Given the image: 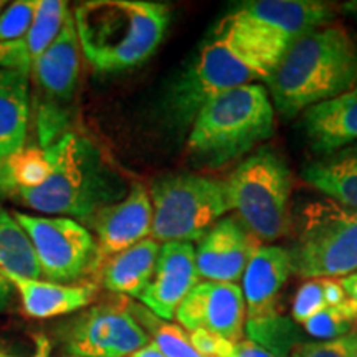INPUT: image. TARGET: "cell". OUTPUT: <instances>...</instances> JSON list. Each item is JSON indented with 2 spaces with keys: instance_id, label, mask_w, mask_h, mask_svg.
<instances>
[{
  "instance_id": "obj_1",
  "label": "cell",
  "mask_w": 357,
  "mask_h": 357,
  "mask_svg": "<svg viewBox=\"0 0 357 357\" xmlns=\"http://www.w3.org/2000/svg\"><path fill=\"white\" fill-rule=\"evenodd\" d=\"M357 86V43L341 25L303 35L268 78L276 113L294 118Z\"/></svg>"
},
{
  "instance_id": "obj_2",
  "label": "cell",
  "mask_w": 357,
  "mask_h": 357,
  "mask_svg": "<svg viewBox=\"0 0 357 357\" xmlns=\"http://www.w3.org/2000/svg\"><path fill=\"white\" fill-rule=\"evenodd\" d=\"M79 50L100 73L144 63L167 32V6L144 0H89L71 12Z\"/></svg>"
},
{
  "instance_id": "obj_3",
  "label": "cell",
  "mask_w": 357,
  "mask_h": 357,
  "mask_svg": "<svg viewBox=\"0 0 357 357\" xmlns=\"http://www.w3.org/2000/svg\"><path fill=\"white\" fill-rule=\"evenodd\" d=\"M48 149L53 169L47 181L8 197L40 213L88 222L101 208L123 199V181L86 137L65 132Z\"/></svg>"
},
{
  "instance_id": "obj_4",
  "label": "cell",
  "mask_w": 357,
  "mask_h": 357,
  "mask_svg": "<svg viewBox=\"0 0 357 357\" xmlns=\"http://www.w3.org/2000/svg\"><path fill=\"white\" fill-rule=\"evenodd\" d=\"M333 19V7L316 0H257L227 15L213 37L268 82L296 40Z\"/></svg>"
},
{
  "instance_id": "obj_5",
  "label": "cell",
  "mask_w": 357,
  "mask_h": 357,
  "mask_svg": "<svg viewBox=\"0 0 357 357\" xmlns=\"http://www.w3.org/2000/svg\"><path fill=\"white\" fill-rule=\"evenodd\" d=\"M273 131L270 93L261 84H242L199 111L190 126L187 151L200 166L218 169L255 149Z\"/></svg>"
},
{
  "instance_id": "obj_6",
  "label": "cell",
  "mask_w": 357,
  "mask_h": 357,
  "mask_svg": "<svg viewBox=\"0 0 357 357\" xmlns=\"http://www.w3.org/2000/svg\"><path fill=\"white\" fill-rule=\"evenodd\" d=\"M153 227L158 243L199 242L231 211L227 182L202 174H169L151 185Z\"/></svg>"
},
{
  "instance_id": "obj_7",
  "label": "cell",
  "mask_w": 357,
  "mask_h": 357,
  "mask_svg": "<svg viewBox=\"0 0 357 357\" xmlns=\"http://www.w3.org/2000/svg\"><path fill=\"white\" fill-rule=\"evenodd\" d=\"M225 182L231 211L260 242H273L287 234L293 177L281 154L263 146L243 159Z\"/></svg>"
},
{
  "instance_id": "obj_8",
  "label": "cell",
  "mask_w": 357,
  "mask_h": 357,
  "mask_svg": "<svg viewBox=\"0 0 357 357\" xmlns=\"http://www.w3.org/2000/svg\"><path fill=\"white\" fill-rule=\"evenodd\" d=\"M291 271L306 280L357 273V212L324 199L307 204L298 223Z\"/></svg>"
},
{
  "instance_id": "obj_9",
  "label": "cell",
  "mask_w": 357,
  "mask_h": 357,
  "mask_svg": "<svg viewBox=\"0 0 357 357\" xmlns=\"http://www.w3.org/2000/svg\"><path fill=\"white\" fill-rule=\"evenodd\" d=\"M255 79L260 78L220 40L212 37L169 88L164 116L169 126L182 131L192 126L199 111L218 95Z\"/></svg>"
},
{
  "instance_id": "obj_10",
  "label": "cell",
  "mask_w": 357,
  "mask_h": 357,
  "mask_svg": "<svg viewBox=\"0 0 357 357\" xmlns=\"http://www.w3.org/2000/svg\"><path fill=\"white\" fill-rule=\"evenodd\" d=\"M79 43L73 15L30 71L38 98L35 100V123L40 147L52 146L66 132L68 106L73 101L79 77Z\"/></svg>"
},
{
  "instance_id": "obj_11",
  "label": "cell",
  "mask_w": 357,
  "mask_h": 357,
  "mask_svg": "<svg viewBox=\"0 0 357 357\" xmlns=\"http://www.w3.org/2000/svg\"><path fill=\"white\" fill-rule=\"evenodd\" d=\"M32 242L42 276L47 281L71 284L95 271L96 242L88 229L73 218L42 217L13 212Z\"/></svg>"
},
{
  "instance_id": "obj_12",
  "label": "cell",
  "mask_w": 357,
  "mask_h": 357,
  "mask_svg": "<svg viewBox=\"0 0 357 357\" xmlns=\"http://www.w3.org/2000/svg\"><path fill=\"white\" fill-rule=\"evenodd\" d=\"M58 336L71 357H129L149 344L124 298L88 307L61 324Z\"/></svg>"
},
{
  "instance_id": "obj_13",
  "label": "cell",
  "mask_w": 357,
  "mask_h": 357,
  "mask_svg": "<svg viewBox=\"0 0 357 357\" xmlns=\"http://www.w3.org/2000/svg\"><path fill=\"white\" fill-rule=\"evenodd\" d=\"M176 319L189 331L207 329L236 344L245 336L247 321L242 288L235 283L199 281L177 307Z\"/></svg>"
},
{
  "instance_id": "obj_14",
  "label": "cell",
  "mask_w": 357,
  "mask_h": 357,
  "mask_svg": "<svg viewBox=\"0 0 357 357\" xmlns=\"http://www.w3.org/2000/svg\"><path fill=\"white\" fill-rule=\"evenodd\" d=\"M258 248L260 240L243 225L238 217L220 218L199 240L195 248V266L199 278L236 284Z\"/></svg>"
},
{
  "instance_id": "obj_15",
  "label": "cell",
  "mask_w": 357,
  "mask_h": 357,
  "mask_svg": "<svg viewBox=\"0 0 357 357\" xmlns=\"http://www.w3.org/2000/svg\"><path fill=\"white\" fill-rule=\"evenodd\" d=\"M96 231L95 270L102 263L118 255L151 235L153 227V204L146 187L134 184L121 200L101 208L89 220Z\"/></svg>"
},
{
  "instance_id": "obj_16",
  "label": "cell",
  "mask_w": 357,
  "mask_h": 357,
  "mask_svg": "<svg viewBox=\"0 0 357 357\" xmlns=\"http://www.w3.org/2000/svg\"><path fill=\"white\" fill-rule=\"evenodd\" d=\"M197 283L194 245L187 242L162 243L153 278L137 300L159 319L171 321L176 318L177 307Z\"/></svg>"
},
{
  "instance_id": "obj_17",
  "label": "cell",
  "mask_w": 357,
  "mask_h": 357,
  "mask_svg": "<svg viewBox=\"0 0 357 357\" xmlns=\"http://www.w3.org/2000/svg\"><path fill=\"white\" fill-rule=\"evenodd\" d=\"M291 273V257L288 248L260 247L257 250L242 276L247 321L266 319L280 314V293Z\"/></svg>"
},
{
  "instance_id": "obj_18",
  "label": "cell",
  "mask_w": 357,
  "mask_h": 357,
  "mask_svg": "<svg viewBox=\"0 0 357 357\" xmlns=\"http://www.w3.org/2000/svg\"><path fill=\"white\" fill-rule=\"evenodd\" d=\"M301 129L316 154L329 155L357 142V86L303 111Z\"/></svg>"
},
{
  "instance_id": "obj_19",
  "label": "cell",
  "mask_w": 357,
  "mask_h": 357,
  "mask_svg": "<svg viewBox=\"0 0 357 357\" xmlns=\"http://www.w3.org/2000/svg\"><path fill=\"white\" fill-rule=\"evenodd\" d=\"M26 316L48 319L70 314L91 305L96 288L93 284H60L47 280L12 278Z\"/></svg>"
},
{
  "instance_id": "obj_20",
  "label": "cell",
  "mask_w": 357,
  "mask_h": 357,
  "mask_svg": "<svg viewBox=\"0 0 357 357\" xmlns=\"http://www.w3.org/2000/svg\"><path fill=\"white\" fill-rule=\"evenodd\" d=\"M12 278L42 280V270L20 223L0 205V311L15 291Z\"/></svg>"
},
{
  "instance_id": "obj_21",
  "label": "cell",
  "mask_w": 357,
  "mask_h": 357,
  "mask_svg": "<svg viewBox=\"0 0 357 357\" xmlns=\"http://www.w3.org/2000/svg\"><path fill=\"white\" fill-rule=\"evenodd\" d=\"M301 176L329 200L357 212V142L312 160Z\"/></svg>"
},
{
  "instance_id": "obj_22",
  "label": "cell",
  "mask_w": 357,
  "mask_h": 357,
  "mask_svg": "<svg viewBox=\"0 0 357 357\" xmlns=\"http://www.w3.org/2000/svg\"><path fill=\"white\" fill-rule=\"evenodd\" d=\"M159 250L160 245L147 236L131 248L111 257L100 268L102 287L121 296L139 298L153 278Z\"/></svg>"
},
{
  "instance_id": "obj_23",
  "label": "cell",
  "mask_w": 357,
  "mask_h": 357,
  "mask_svg": "<svg viewBox=\"0 0 357 357\" xmlns=\"http://www.w3.org/2000/svg\"><path fill=\"white\" fill-rule=\"evenodd\" d=\"M30 109V78L0 70V162L25 146Z\"/></svg>"
},
{
  "instance_id": "obj_24",
  "label": "cell",
  "mask_w": 357,
  "mask_h": 357,
  "mask_svg": "<svg viewBox=\"0 0 357 357\" xmlns=\"http://www.w3.org/2000/svg\"><path fill=\"white\" fill-rule=\"evenodd\" d=\"M53 160L48 147L24 146L0 162V194L42 185L52 174Z\"/></svg>"
},
{
  "instance_id": "obj_25",
  "label": "cell",
  "mask_w": 357,
  "mask_h": 357,
  "mask_svg": "<svg viewBox=\"0 0 357 357\" xmlns=\"http://www.w3.org/2000/svg\"><path fill=\"white\" fill-rule=\"evenodd\" d=\"M129 307L134 318L139 321L144 331L149 336V342L158 347L166 357H202L192 346L189 334L181 326L166 323L159 319L153 312L147 311L144 306L134 305L129 301Z\"/></svg>"
},
{
  "instance_id": "obj_26",
  "label": "cell",
  "mask_w": 357,
  "mask_h": 357,
  "mask_svg": "<svg viewBox=\"0 0 357 357\" xmlns=\"http://www.w3.org/2000/svg\"><path fill=\"white\" fill-rule=\"evenodd\" d=\"M245 334L248 341L278 357H287L293 347L301 342L293 321L281 314L266 319L245 321Z\"/></svg>"
},
{
  "instance_id": "obj_27",
  "label": "cell",
  "mask_w": 357,
  "mask_h": 357,
  "mask_svg": "<svg viewBox=\"0 0 357 357\" xmlns=\"http://www.w3.org/2000/svg\"><path fill=\"white\" fill-rule=\"evenodd\" d=\"M68 15V3L63 2V0H38L33 22L25 35L33 63L55 42Z\"/></svg>"
},
{
  "instance_id": "obj_28",
  "label": "cell",
  "mask_w": 357,
  "mask_h": 357,
  "mask_svg": "<svg viewBox=\"0 0 357 357\" xmlns=\"http://www.w3.org/2000/svg\"><path fill=\"white\" fill-rule=\"evenodd\" d=\"M307 336L331 341L357 333V307L347 300L334 307H324L303 324Z\"/></svg>"
},
{
  "instance_id": "obj_29",
  "label": "cell",
  "mask_w": 357,
  "mask_h": 357,
  "mask_svg": "<svg viewBox=\"0 0 357 357\" xmlns=\"http://www.w3.org/2000/svg\"><path fill=\"white\" fill-rule=\"evenodd\" d=\"M38 0H17L0 12V42L25 37L32 25Z\"/></svg>"
},
{
  "instance_id": "obj_30",
  "label": "cell",
  "mask_w": 357,
  "mask_h": 357,
  "mask_svg": "<svg viewBox=\"0 0 357 357\" xmlns=\"http://www.w3.org/2000/svg\"><path fill=\"white\" fill-rule=\"evenodd\" d=\"M357 333L331 341H301L293 347L291 357H354Z\"/></svg>"
},
{
  "instance_id": "obj_31",
  "label": "cell",
  "mask_w": 357,
  "mask_h": 357,
  "mask_svg": "<svg viewBox=\"0 0 357 357\" xmlns=\"http://www.w3.org/2000/svg\"><path fill=\"white\" fill-rule=\"evenodd\" d=\"M326 306L321 280H307L301 284L293 300L291 316L294 323L305 324L307 319L323 311Z\"/></svg>"
},
{
  "instance_id": "obj_32",
  "label": "cell",
  "mask_w": 357,
  "mask_h": 357,
  "mask_svg": "<svg viewBox=\"0 0 357 357\" xmlns=\"http://www.w3.org/2000/svg\"><path fill=\"white\" fill-rule=\"evenodd\" d=\"M33 58L26 37L12 42H0V70L19 71L30 78Z\"/></svg>"
},
{
  "instance_id": "obj_33",
  "label": "cell",
  "mask_w": 357,
  "mask_h": 357,
  "mask_svg": "<svg viewBox=\"0 0 357 357\" xmlns=\"http://www.w3.org/2000/svg\"><path fill=\"white\" fill-rule=\"evenodd\" d=\"M190 342L202 357H234L235 344L207 329L190 331Z\"/></svg>"
},
{
  "instance_id": "obj_34",
  "label": "cell",
  "mask_w": 357,
  "mask_h": 357,
  "mask_svg": "<svg viewBox=\"0 0 357 357\" xmlns=\"http://www.w3.org/2000/svg\"><path fill=\"white\" fill-rule=\"evenodd\" d=\"M323 283V293H324V301L326 306L334 307L342 305V303L347 301V296L342 289L341 283L336 278H323L321 280Z\"/></svg>"
},
{
  "instance_id": "obj_35",
  "label": "cell",
  "mask_w": 357,
  "mask_h": 357,
  "mask_svg": "<svg viewBox=\"0 0 357 357\" xmlns=\"http://www.w3.org/2000/svg\"><path fill=\"white\" fill-rule=\"evenodd\" d=\"M234 357H278L271 352H268L263 347L257 346L255 342L248 341V339H242L240 342L235 344V351H234Z\"/></svg>"
},
{
  "instance_id": "obj_36",
  "label": "cell",
  "mask_w": 357,
  "mask_h": 357,
  "mask_svg": "<svg viewBox=\"0 0 357 357\" xmlns=\"http://www.w3.org/2000/svg\"><path fill=\"white\" fill-rule=\"evenodd\" d=\"M339 283H341L342 289H344L347 300L357 307V273L344 276V278L339 280Z\"/></svg>"
},
{
  "instance_id": "obj_37",
  "label": "cell",
  "mask_w": 357,
  "mask_h": 357,
  "mask_svg": "<svg viewBox=\"0 0 357 357\" xmlns=\"http://www.w3.org/2000/svg\"><path fill=\"white\" fill-rule=\"evenodd\" d=\"M0 357H19V356H12V354H7L6 351H0ZM32 357H50V342L47 341V337L37 339V349H35V354Z\"/></svg>"
},
{
  "instance_id": "obj_38",
  "label": "cell",
  "mask_w": 357,
  "mask_h": 357,
  "mask_svg": "<svg viewBox=\"0 0 357 357\" xmlns=\"http://www.w3.org/2000/svg\"><path fill=\"white\" fill-rule=\"evenodd\" d=\"M129 357H166L162 354V352L158 351V347L154 344H146L144 347H141L139 351H136L134 354H131Z\"/></svg>"
},
{
  "instance_id": "obj_39",
  "label": "cell",
  "mask_w": 357,
  "mask_h": 357,
  "mask_svg": "<svg viewBox=\"0 0 357 357\" xmlns=\"http://www.w3.org/2000/svg\"><path fill=\"white\" fill-rule=\"evenodd\" d=\"M344 8H346V12L352 13V15H354L356 19H357V0H356V2H347L346 6H344Z\"/></svg>"
},
{
  "instance_id": "obj_40",
  "label": "cell",
  "mask_w": 357,
  "mask_h": 357,
  "mask_svg": "<svg viewBox=\"0 0 357 357\" xmlns=\"http://www.w3.org/2000/svg\"><path fill=\"white\" fill-rule=\"evenodd\" d=\"M6 6H7V2H3V0H0V12H2L3 8H6Z\"/></svg>"
},
{
  "instance_id": "obj_41",
  "label": "cell",
  "mask_w": 357,
  "mask_h": 357,
  "mask_svg": "<svg viewBox=\"0 0 357 357\" xmlns=\"http://www.w3.org/2000/svg\"><path fill=\"white\" fill-rule=\"evenodd\" d=\"M354 357H357V344H356V354H354Z\"/></svg>"
}]
</instances>
